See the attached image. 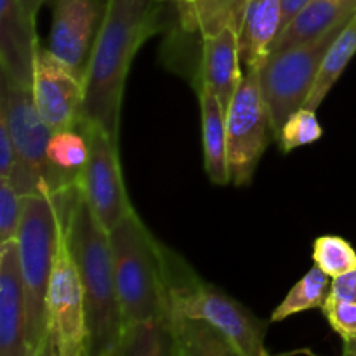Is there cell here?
<instances>
[{
  "instance_id": "obj_1",
  "label": "cell",
  "mask_w": 356,
  "mask_h": 356,
  "mask_svg": "<svg viewBox=\"0 0 356 356\" xmlns=\"http://www.w3.org/2000/svg\"><path fill=\"white\" fill-rule=\"evenodd\" d=\"M162 0H106L103 23L87 63L83 117L115 143L122 101L136 52L160 28Z\"/></svg>"
},
{
  "instance_id": "obj_2",
  "label": "cell",
  "mask_w": 356,
  "mask_h": 356,
  "mask_svg": "<svg viewBox=\"0 0 356 356\" xmlns=\"http://www.w3.org/2000/svg\"><path fill=\"white\" fill-rule=\"evenodd\" d=\"M65 204L68 245L79 268L87 313V356H111L122 332L110 235L101 226L80 188L58 193Z\"/></svg>"
},
{
  "instance_id": "obj_3",
  "label": "cell",
  "mask_w": 356,
  "mask_h": 356,
  "mask_svg": "<svg viewBox=\"0 0 356 356\" xmlns=\"http://www.w3.org/2000/svg\"><path fill=\"white\" fill-rule=\"evenodd\" d=\"M124 327L169 316L163 247L132 211L110 233Z\"/></svg>"
},
{
  "instance_id": "obj_4",
  "label": "cell",
  "mask_w": 356,
  "mask_h": 356,
  "mask_svg": "<svg viewBox=\"0 0 356 356\" xmlns=\"http://www.w3.org/2000/svg\"><path fill=\"white\" fill-rule=\"evenodd\" d=\"M169 313L204 320L228 337L243 356H273L266 348V323L242 302L221 289L207 284L197 271L163 247Z\"/></svg>"
},
{
  "instance_id": "obj_5",
  "label": "cell",
  "mask_w": 356,
  "mask_h": 356,
  "mask_svg": "<svg viewBox=\"0 0 356 356\" xmlns=\"http://www.w3.org/2000/svg\"><path fill=\"white\" fill-rule=\"evenodd\" d=\"M61 226L63 207L56 195L44 191L23 197V218L16 240L26 298L30 356L47 337V289Z\"/></svg>"
},
{
  "instance_id": "obj_6",
  "label": "cell",
  "mask_w": 356,
  "mask_h": 356,
  "mask_svg": "<svg viewBox=\"0 0 356 356\" xmlns=\"http://www.w3.org/2000/svg\"><path fill=\"white\" fill-rule=\"evenodd\" d=\"M344 26L316 40L271 52L266 63L257 70L275 138L285 120L306 104L318 76L323 56Z\"/></svg>"
},
{
  "instance_id": "obj_7",
  "label": "cell",
  "mask_w": 356,
  "mask_h": 356,
  "mask_svg": "<svg viewBox=\"0 0 356 356\" xmlns=\"http://www.w3.org/2000/svg\"><path fill=\"white\" fill-rule=\"evenodd\" d=\"M226 134L229 179L235 186H245L252 181L271 136H275L257 70L243 75L242 83L226 108Z\"/></svg>"
},
{
  "instance_id": "obj_8",
  "label": "cell",
  "mask_w": 356,
  "mask_h": 356,
  "mask_svg": "<svg viewBox=\"0 0 356 356\" xmlns=\"http://www.w3.org/2000/svg\"><path fill=\"white\" fill-rule=\"evenodd\" d=\"M56 198L63 207V226L47 289V334L56 356H87L86 299L66 236L65 204L59 195Z\"/></svg>"
},
{
  "instance_id": "obj_9",
  "label": "cell",
  "mask_w": 356,
  "mask_h": 356,
  "mask_svg": "<svg viewBox=\"0 0 356 356\" xmlns=\"http://www.w3.org/2000/svg\"><path fill=\"white\" fill-rule=\"evenodd\" d=\"M87 125H89L90 155L80 177L79 188L97 221L110 233L118 222L124 221L134 211V207L129 200L122 177L118 143H115L106 132L90 124L89 120Z\"/></svg>"
},
{
  "instance_id": "obj_10",
  "label": "cell",
  "mask_w": 356,
  "mask_h": 356,
  "mask_svg": "<svg viewBox=\"0 0 356 356\" xmlns=\"http://www.w3.org/2000/svg\"><path fill=\"white\" fill-rule=\"evenodd\" d=\"M0 120L7 125L21 163L47 188V145L52 129L38 111L31 87L0 79Z\"/></svg>"
},
{
  "instance_id": "obj_11",
  "label": "cell",
  "mask_w": 356,
  "mask_h": 356,
  "mask_svg": "<svg viewBox=\"0 0 356 356\" xmlns=\"http://www.w3.org/2000/svg\"><path fill=\"white\" fill-rule=\"evenodd\" d=\"M38 111L52 131L73 127L83 120V76L59 61L47 47H38L31 82Z\"/></svg>"
},
{
  "instance_id": "obj_12",
  "label": "cell",
  "mask_w": 356,
  "mask_h": 356,
  "mask_svg": "<svg viewBox=\"0 0 356 356\" xmlns=\"http://www.w3.org/2000/svg\"><path fill=\"white\" fill-rule=\"evenodd\" d=\"M104 10L103 0H54L52 3L47 49L80 76L86 75Z\"/></svg>"
},
{
  "instance_id": "obj_13",
  "label": "cell",
  "mask_w": 356,
  "mask_h": 356,
  "mask_svg": "<svg viewBox=\"0 0 356 356\" xmlns=\"http://www.w3.org/2000/svg\"><path fill=\"white\" fill-rule=\"evenodd\" d=\"M0 356H30L17 240L0 243Z\"/></svg>"
},
{
  "instance_id": "obj_14",
  "label": "cell",
  "mask_w": 356,
  "mask_h": 356,
  "mask_svg": "<svg viewBox=\"0 0 356 356\" xmlns=\"http://www.w3.org/2000/svg\"><path fill=\"white\" fill-rule=\"evenodd\" d=\"M38 47L35 19L23 3L19 0H0V66L3 79L31 87Z\"/></svg>"
},
{
  "instance_id": "obj_15",
  "label": "cell",
  "mask_w": 356,
  "mask_h": 356,
  "mask_svg": "<svg viewBox=\"0 0 356 356\" xmlns=\"http://www.w3.org/2000/svg\"><path fill=\"white\" fill-rule=\"evenodd\" d=\"M200 38L202 52L197 86L209 87L226 110L243 79L238 30L235 24H225L218 30L205 31Z\"/></svg>"
},
{
  "instance_id": "obj_16",
  "label": "cell",
  "mask_w": 356,
  "mask_h": 356,
  "mask_svg": "<svg viewBox=\"0 0 356 356\" xmlns=\"http://www.w3.org/2000/svg\"><path fill=\"white\" fill-rule=\"evenodd\" d=\"M282 30V0H245L238 23V44L247 72L259 70L266 63Z\"/></svg>"
},
{
  "instance_id": "obj_17",
  "label": "cell",
  "mask_w": 356,
  "mask_h": 356,
  "mask_svg": "<svg viewBox=\"0 0 356 356\" xmlns=\"http://www.w3.org/2000/svg\"><path fill=\"white\" fill-rule=\"evenodd\" d=\"M90 141L86 117L73 127L52 131L47 145V188L52 195L75 190L89 162Z\"/></svg>"
},
{
  "instance_id": "obj_18",
  "label": "cell",
  "mask_w": 356,
  "mask_h": 356,
  "mask_svg": "<svg viewBox=\"0 0 356 356\" xmlns=\"http://www.w3.org/2000/svg\"><path fill=\"white\" fill-rule=\"evenodd\" d=\"M356 16V0H309L305 9L282 30L273 51L316 40L350 23Z\"/></svg>"
},
{
  "instance_id": "obj_19",
  "label": "cell",
  "mask_w": 356,
  "mask_h": 356,
  "mask_svg": "<svg viewBox=\"0 0 356 356\" xmlns=\"http://www.w3.org/2000/svg\"><path fill=\"white\" fill-rule=\"evenodd\" d=\"M202 115V146L207 177L214 184H228V134H226V110L219 97L209 87L197 86Z\"/></svg>"
},
{
  "instance_id": "obj_20",
  "label": "cell",
  "mask_w": 356,
  "mask_h": 356,
  "mask_svg": "<svg viewBox=\"0 0 356 356\" xmlns=\"http://www.w3.org/2000/svg\"><path fill=\"white\" fill-rule=\"evenodd\" d=\"M177 356H243L238 348L204 320L169 313Z\"/></svg>"
},
{
  "instance_id": "obj_21",
  "label": "cell",
  "mask_w": 356,
  "mask_h": 356,
  "mask_svg": "<svg viewBox=\"0 0 356 356\" xmlns=\"http://www.w3.org/2000/svg\"><path fill=\"white\" fill-rule=\"evenodd\" d=\"M355 54L356 16L343 28V30H341V33L337 35L336 40L330 44L329 51L323 56L318 76H316L315 80V86H313L312 94H309L308 101H306L305 104L306 108H309V110H318V108L322 106L327 94L330 92L334 83H336L337 80H339V76L343 75V72L346 70V66L350 65V61L353 59Z\"/></svg>"
},
{
  "instance_id": "obj_22",
  "label": "cell",
  "mask_w": 356,
  "mask_h": 356,
  "mask_svg": "<svg viewBox=\"0 0 356 356\" xmlns=\"http://www.w3.org/2000/svg\"><path fill=\"white\" fill-rule=\"evenodd\" d=\"M111 356H177L169 316L124 327Z\"/></svg>"
},
{
  "instance_id": "obj_23",
  "label": "cell",
  "mask_w": 356,
  "mask_h": 356,
  "mask_svg": "<svg viewBox=\"0 0 356 356\" xmlns=\"http://www.w3.org/2000/svg\"><path fill=\"white\" fill-rule=\"evenodd\" d=\"M330 282L332 278L323 273L320 268L313 266L294 287L289 291L284 301L271 313V322H284L298 313L309 312V309L323 308L329 299Z\"/></svg>"
},
{
  "instance_id": "obj_24",
  "label": "cell",
  "mask_w": 356,
  "mask_h": 356,
  "mask_svg": "<svg viewBox=\"0 0 356 356\" xmlns=\"http://www.w3.org/2000/svg\"><path fill=\"white\" fill-rule=\"evenodd\" d=\"M313 261L330 278L356 268V250L348 240L336 235H323L313 242Z\"/></svg>"
},
{
  "instance_id": "obj_25",
  "label": "cell",
  "mask_w": 356,
  "mask_h": 356,
  "mask_svg": "<svg viewBox=\"0 0 356 356\" xmlns=\"http://www.w3.org/2000/svg\"><path fill=\"white\" fill-rule=\"evenodd\" d=\"M323 129L320 125L316 110L302 106L291 115L282 125L277 139L280 141V148L284 153L298 149L301 146H308L322 139Z\"/></svg>"
},
{
  "instance_id": "obj_26",
  "label": "cell",
  "mask_w": 356,
  "mask_h": 356,
  "mask_svg": "<svg viewBox=\"0 0 356 356\" xmlns=\"http://www.w3.org/2000/svg\"><path fill=\"white\" fill-rule=\"evenodd\" d=\"M21 218L23 195L17 193L9 181L0 179V243L17 238Z\"/></svg>"
},
{
  "instance_id": "obj_27",
  "label": "cell",
  "mask_w": 356,
  "mask_h": 356,
  "mask_svg": "<svg viewBox=\"0 0 356 356\" xmlns=\"http://www.w3.org/2000/svg\"><path fill=\"white\" fill-rule=\"evenodd\" d=\"M322 312L334 332L344 341L356 339V302L329 298Z\"/></svg>"
},
{
  "instance_id": "obj_28",
  "label": "cell",
  "mask_w": 356,
  "mask_h": 356,
  "mask_svg": "<svg viewBox=\"0 0 356 356\" xmlns=\"http://www.w3.org/2000/svg\"><path fill=\"white\" fill-rule=\"evenodd\" d=\"M330 299H339V301L356 302V268L341 275V277L332 278L330 282Z\"/></svg>"
},
{
  "instance_id": "obj_29",
  "label": "cell",
  "mask_w": 356,
  "mask_h": 356,
  "mask_svg": "<svg viewBox=\"0 0 356 356\" xmlns=\"http://www.w3.org/2000/svg\"><path fill=\"white\" fill-rule=\"evenodd\" d=\"M309 0H282V13H284V28L301 13Z\"/></svg>"
},
{
  "instance_id": "obj_30",
  "label": "cell",
  "mask_w": 356,
  "mask_h": 356,
  "mask_svg": "<svg viewBox=\"0 0 356 356\" xmlns=\"http://www.w3.org/2000/svg\"><path fill=\"white\" fill-rule=\"evenodd\" d=\"M21 3H23V7L26 9V13L30 14L31 17H33L35 21H37V14L38 10H40V7L44 6L47 0H19Z\"/></svg>"
},
{
  "instance_id": "obj_31",
  "label": "cell",
  "mask_w": 356,
  "mask_h": 356,
  "mask_svg": "<svg viewBox=\"0 0 356 356\" xmlns=\"http://www.w3.org/2000/svg\"><path fill=\"white\" fill-rule=\"evenodd\" d=\"M33 356H56L54 346H52V341H51V337H49V334H47V337L44 339V343H42V346L38 348V351Z\"/></svg>"
},
{
  "instance_id": "obj_32",
  "label": "cell",
  "mask_w": 356,
  "mask_h": 356,
  "mask_svg": "<svg viewBox=\"0 0 356 356\" xmlns=\"http://www.w3.org/2000/svg\"><path fill=\"white\" fill-rule=\"evenodd\" d=\"M343 356H356V339L344 341Z\"/></svg>"
},
{
  "instance_id": "obj_33",
  "label": "cell",
  "mask_w": 356,
  "mask_h": 356,
  "mask_svg": "<svg viewBox=\"0 0 356 356\" xmlns=\"http://www.w3.org/2000/svg\"><path fill=\"white\" fill-rule=\"evenodd\" d=\"M177 3H193V2H200V0H174Z\"/></svg>"
},
{
  "instance_id": "obj_34",
  "label": "cell",
  "mask_w": 356,
  "mask_h": 356,
  "mask_svg": "<svg viewBox=\"0 0 356 356\" xmlns=\"http://www.w3.org/2000/svg\"><path fill=\"white\" fill-rule=\"evenodd\" d=\"M162 2H163V0H162Z\"/></svg>"
}]
</instances>
